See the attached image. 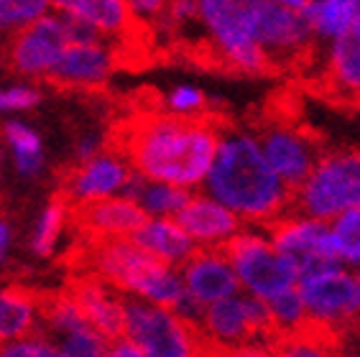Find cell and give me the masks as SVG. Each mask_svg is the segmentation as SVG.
I'll return each instance as SVG.
<instances>
[{
  "mask_svg": "<svg viewBox=\"0 0 360 357\" xmlns=\"http://www.w3.org/2000/svg\"><path fill=\"white\" fill-rule=\"evenodd\" d=\"M179 275L187 296H192L202 306L240 294V283L233 273V266L225 253L215 247H197V253L179 268Z\"/></svg>",
  "mask_w": 360,
  "mask_h": 357,
  "instance_id": "cell-12",
  "label": "cell"
},
{
  "mask_svg": "<svg viewBox=\"0 0 360 357\" xmlns=\"http://www.w3.org/2000/svg\"><path fill=\"white\" fill-rule=\"evenodd\" d=\"M225 258L233 266L240 294L256 296L261 301H269L274 296L297 289L302 268L294 258L274 250L269 235L250 227H243L240 233L222 247Z\"/></svg>",
  "mask_w": 360,
  "mask_h": 357,
  "instance_id": "cell-4",
  "label": "cell"
},
{
  "mask_svg": "<svg viewBox=\"0 0 360 357\" xmlns=\"http://www.w3.org/2000/svg\"><path fill=\"white\" fill-rule=\"evenodd\" d=\"M207 105V97L194 84H179L167 95V108L176 117H197Z\"/></svg>",
  "mask_w": 360,
  "mask_h": 357,
  "instance_id": "cell-34",
  "label": "cell"
},
{
  "mask_svg": "<svg viewBox=\"0 0 360 357\" xmlns=\"http://www.w3.org/2000/svg\"><path fill=\"white\" fill-rule=\"evenodd\" d=\"M164 26L174 28L187 21H197V0H169L167 11L159 15Z\"/></svg>",
  "mask_w": 360,
  "mask_h": 357,
  "instance_id": "cell-38",
  "label": "cell"
},
{
  "mask_svg": "<svg viewBox=\"0 0 360 357\" xmlns=\"http://www.w3.org/2000/svg\"><path fill=\"white\" fill-rule=\"evenodd\" d=\"M133 245H139L153 261L164 266L181 268L197 253V245L189 240V235L176 225V220H148L128 238Z\"/></svg>",
  "mask_w": 360,
  "mask_h": 357,
  "instance_id": "cell-20",
  "label": "cell"
},
{
  "mask_svg": "<svg viewBox=\"0 0 360 357\" xmlns=\"http://www.w3.org/2000/svg\"><path fill=\"white\" fill-rule=\"evenodd\" d=\"M11 245H13V227H11V222L0 220V268L8 263Z\"/></svg>",
  "mask_w": 360,
  "mask_h": 357,
  "instance_id": "cell-43",
  "label": "cell"
},
{
  "mask_svg": "<svg viewBox=\"0 0 360 357\" xmlns=\"http://www.w3.org/2000/svg\"><path fill=\"white\" fill-rule=\"evenodd\" d=\"M269 3H274V6H281V8H289V11H299V13H302L309 0H269Z\"/></svg>",
  "mask_w": 360,
  "mask_h": 357,
  "instance_id": "cell-44",
  "label": "cell"
},
{
  "mask_svg": "<svg viewBox=\"0 0 360 357\" xmlns=\"http://www.w3.org/2000/svg\"><path fill=\"white\" fill-rule=\"evenodd\" d=\"M41 100L39 89L31 84H13V87L0 89V112H15V110H31Z\"/></svg>",
  "mask_w": 360,
  "mask_h": 357,
  "instance_id": "cell-36",
  "label": "cell"
},
{
  "mask_svg": "<svg viewBox=\"0 0 360 357\" xmlns=\"http://www.w3.org/2000/svg\"><path fill=\"white\" fill-rule=\"evenodd\" d=\"M360 209V148L322 151L304 184L291 194V212L330 222Z\"/></svg>",
  "mask_w": 360,
  "mask_h": 357,
  "instance_id": "cell-3",
  "label": "cell"
},
{
  "mask_svg": "<svg viewBox=\"0 0 360 357\" xmlns=\"http://www.w3.org/2000/svg\"><path fill=\"white\" fill-rule=\"evenodd\" d=\"M123 337L131 339L143 357H205L207 344L197 327L172 309L139 299H123Z\"/></svg>",
  "mask_w": 360,
  "mask_h": 357,
  "instance_id": "cell-5",
  "label": "cell"
},
{
  "mask_svg": "<svg viewBox=\"0 0 360 357\" xmlns=\"http://www.w3.org/2000/svg\"><path fill=\"white\" fill-rule=\"evenodd\" d=\"M0 166H3V151H0Z\"/></svg>",
  "mask_w": 360,
  "mask_h": 357,
  "instance_id": "cell-46",
  "label": "cell"
},
{
  "mask_svg": "<svg viewBox=\"0 0 360 357\" xmlns=\"http://www.w3.org/2000/svg\"><path fill=\"white\" fill-rule=\"evenodd\" d=\"M202 189L248 225L271 227L291 212V192L266 164L258 138L245 131L220 133Z\"/></svg>",
  "mask_w": 360,
  "mask_h": 357,
  "instance_id": "cell-2",
  "label": "cell"
},
{
  "mask_svg": "<svg viewBox=\"0 0 360 357\" xmlns=\"http://www.w3.org/2000/svg\"><path fill=\"white\" fill-rule=\"evenodd\" d=\"M243 306H245V319H248V327L253 332V337H269L271 332V314H269V304L256 299V296H245L243 294Z\"/></svg>",
  "mask_w": 360,
  "mask_h": 357,
  "instance_id": "cell-37",
  "label": "cell"
},
{
  "mask_svg": "<svg viewBox=\"0 0 360 357\" xmlns=\"http://www.w3.org/2000/svg\"><path fill=\"white\" fill-rule=\"evenodd\" d=\"M115 56L103 41L97 44H70L51 69V79L72 87H92L103 84L112 72Z\"/></svg>",
  "mask_w": 360,
  "mask_h": 357,
  "instance_id": "cell-19",
  "label": "cell"
},
{
  "mask_svg": "<svg viewBox=\"0 0 360 357\" xmlns=\"http://www.w3.org/2000/svg\"><path fill=\"white\" fill-rule=\"evenodd\" d=\"M174 220L197 247H215V250H222L243 230V222L236 214L205 192H192L189 202L181 207V212Z\"/></svg>",
  "mask_w": 360,
  "mask_h": 357,
  "instance_id": "cell-13",
  "label": "cell"
},
{
  "mask_svg": "<svg viewBox=\"0 0 360 357\" xmlns=\"http://www.w3.org/2000/svg\"><path fill=\"white\" fill-rule=\"evenodd\" d=\"M100 148H103V141H100V138H97V136H84L82 141L77 143V158L84 164V161L95 158L97 153H103Z\"/></svg>",
  "mask_w": 360,
  "mask_h": 357,
  "instance_id": "cell-41",
  "label": "cell"
},
{
  "mask_svg": "<svg viewBox=\"0 0 360 357\" xmlns=\"http://www.w3.org/2000/svg\"><path fill=\"white\" fill-rule=\"evenodd\" d=\"M271 344H274L276 357H340L330 335L312 330V327H307L297 335L276 337Z\"/></svg>",
  "mask_w": 360,
  "mask_h": 357,
  "instance_id": "cell-28",
  "label": "cell"
},
{
  "mask_svg": "<svg viewBox=\"0 0 360 357\" xmlns=\"http://www.w3.org/2000/svg\"><path fill=\"white\" fill-rule=\"evenodd\" d=\"M240 3L248 13L250 34L269 59V67L278 62H297L304 59L307 51H312L317 39L299 11L274 6L269 0H240Z\"/></svg>",
  "mask_w": 360,
  "mask_h": 357,
  "instance_id": "cell-8",
  "label": "cell"
},
{
  "mask_svg": "<svg viewBox=\"0 0 360 357\" xmlns=\"http://www.w3.org/2000/svg\"><path fill=\"white\" fill-rule=\"evenodd\" d=\"M84 266L92 271V278L100 283H110L118 291L131 294V299H141L146 283L164 263L153 261L139 245L128 238L118 240H87Z\"/></svg>",
  "mask_w": 360,
  "mask_h": 357,
  "instance_id": "cell-9",
  "label": "cell"
},
{
  "mask_svg": "<svg viewBox=\"0 0 360 357\" xmlns=\"http://www.w3.org/2000/svg\"><path fill=\"white\" fill-rule=\"evenodd\" d=\"M197 21L233 69L245 74H261L269 69V59L250 34L248 13L240 0H197Z\"/></svg>",
  "mask_w": 360,
  "mask_h": 357,
  "instance_id": "cell-6",
  "label": "cell"
},
{
  "mask_svg": "<svg viewBox=\"0 0 360 357\" xmlns=\"http://www.w3.org/2000/svg\"><path fill=\"white\" fill-rule=\"evenodd\" d=\"M41 304L23 289H0V342H11L34 332Z\"/></svg>",
  "mask_w": 360,
  "mask_h": 357,
  "instance_id": "cell-24",
  "label": "cell"
},
{
  "mask_svg": "<svg viewBox=\"0 0 360 357\" xmlns=\"http://www.w3.org/2000/svg\"><path fill=\"white\" fill-rule=\"evenodd\" d=\"M297 291L304 301L307 322L312 330L333 335L360 316L358 275L345 266L302 275Z\"/></svg>",
  "mask_w": 360,
  "mask_h": 357,
  "instance_id": "cell-7",
  "label": "cell"
},
{
  "mask_svg": "<svg viewBox=\"0 0 360 357\" xmlns=\"http://www.w3.org/2000/svg\"><path fill=\"white\" fill-rule=\"evenodd\" d=\"M70 296L82 311L84 322L95 332H100L105 339L112 342L123 337V299H118L105 283L92 275H82L72 281Z\"/></svg>",
  "mask_w": 360,
  "mask_h": 357,
  "instance_id": "cell-18",
  "label": "cell"
},
{
  "mask_svg": "<svg viewBox=\"0 0 360 357\" xmlns=\"http://www.w3.org/2000/svg\"><path fill=\"white\" fill-rule=\"evenodd\" d=\"M108 357H143V355H141V350L131 339L118 337V339H112L110 347H108Z\"/></svg>",
  "mask_w": 360,
  "mask_h": 357,
  "instance_id": "cell-42",
  "label": "cell"
},
{
  "mask_svg": "<svg viewBox=\"0 0 360 357\" xmlns=\"http://www.w3.org/2000/svg\"><path fill=\"white\" fill-rule=\"evenodd\" d=\"M0 357H59L56 344L39 335H26L11 342H0Z\"/></svg>",
  "mask_w": 360,
  "mask_h": 357,
  "instance_id": "cell-35",
  "label": "cell"
},
{
  "mask_svg": "<svg viewBox=\"0 0 360 357\" xmlns=\"http://www.w3.org/2000/svg\"><path fill=\"white\" fill-rule=\"evenodd\" d=\"M0 3H3V0H0Z\"/></svg>",
  "mask_w": 360,
  "mask_h": 357,
  "instance_id": "cell-47",
  "label": "cell"
},
{
  "mask_svg": "<svg viewBox=\"0 0 360 357\" xmlns=\"http://www.w3.org/2000/svg\"><path fill=\"white\" fill-rule=\"evenodd\" d=\"M108 347H110V339H105L87 324L82 330L64 335L62 342L56 344V352L59 357H108Z\"/></svg>",
  "mask_w": 360,
  "mask_h": 357,
  "instance_id": "cell-33",
  "label": "cell"
},
{
  "mask_svg": "<svg viewBox=\"0 0 360 357\" xmlns=\"http://www.w3.org/2000/svg\"><path fill=\"white\" fill-rule=\"evenodd\" d=\"M217 357H276L274 344L266 342H245L233 350H215Z\"/></svg>",
  "mask_w": 360,
  "mask_h": 357,
  "instance_id": "cell-40",
  "label": "cell"
},
{
  "mask_svg": "<svg viewBox=\"0 0 360 357\" xmlns=\"http://www.w3.org/2000/svg\"><path fill=\"white\" fill-rule=\"evenodd\" d=\"M11 153H13L15 169L23 176H39L44 169V145L41 136L31 128V125L21 123V120H11L3 128Z\"/></svg>",
  "mask_w": 360,
  "mask_h": 357,
  "instance_id": "cell-25",
  "label": "cell"
},
{
  "mask_svg": "<svg viewBox=\"0 0 360 357\" xmlns=\"http://www.w3.org/2000/svg\"><path fill=\"white\" fill-rule=\"evenodd\" d=\"M192 192L179 189L172 184H159V181H146L143 192H141L139 202L141 212L148 220H174L181 212V207L187 205Z\"/></svg>",
  "mask_w": 360,
  "mask_h": 357,
  "instance_id": "cell-27",
  "label": "cell"
},
{
  "mask_svg": "<svg viewBox=\"0 0 360 357\" xmlns=\"http://www.w3.org/2000/svg\"><path fill=\"white\" fill-rule=\"evenodd\" d=\"M327 233L338 261L350 271H360V209L338 214L327 222Z\"/></svg>",
  "mask_w": 360,
  "mask_h": 357,
  "instance_id": "cell-26",
  "label": "cell"
},
{
  "mask_svg": "<svg viewBox=\"0 0 360 357\" xmlns=\"http://www.w3.org/2000/svg\"><path fill=\"white\" fill-rule=\"evenodd\" d=\"M327 84L347 100H360V44L355 39H340L327 46Z\"/></svg>",
  "mask_w": 360,
  "mask_h": 357,
  "instance_id": "cell-23",
  "label": "cell"
},
{
  "mask_svg": "<svg viewBox=\"0 0 360 357\" xmlns=\"http://www.w3.org/2000/svg\"><path fill=\"white\" fill-rule=\"evenodd\" d=\"M51 11L87 23L100 36H120L133 26L125 0H51Z\"/></svg>",
  "mask_w": 360,
  "mask_h": 357,
  "instance_id": "cell-21",
  "label": "cell"
},
{
  "mask_svg": "<svg viewBox=\"0 0 360 357\" xmlns=\"http://www.w3.org/2000/svg\"><path fill=\"white\" fill-rule=\"evenodd\" d=\"M67 212H70V207L64 200L49 202L41 209L39 220H36L34 235H31V253L36 258H49L54 253V245L64 230V222H67Z\"/></svg>",
  "mask_w": 360,
  "mask_h": 357,
  "instance_id": "cell-30",
  "label": "cell"
},
{
  "mask_svg": "<svg viewBox=\"0 0 360 357\" xmlns=\"http://www.w3.org/2000/svg\"><path fill=\"white\" fill-rule=\"evenodd\" d=\"M46 13H51V0H3L0 3V34L15 36Z\"/></svg>",
  "mask_w": 360,
  "mask_h": 357,
  "instance_id": "cell-31",
  "label": "cell"
},
{
  "mask_svg": "<svg viewBox=\"0 0 360 357\" xmlns=\"http://www.w3.org/2000/svg\"><path fill=\"white\" fill-rule=\"evenodd\" d=\"M355 13H358V0H309L302 11L314 39H322L327 44L350 36Z\"/></svg>",
  "mask_w": 360,
  "mask_h": 357,
  "instance_id": "cell-22",
  "label": "cell"
},
{
  "mask_svg": "<svg viewBox=\"0 0 360 357\" xmlns=\"http://www.w3.org/2000/svg\"><path fill=\"white\" fill-rule=\"evenodd\" d=\"M67 46H70L67 23L62 15L51 11L13 36L8 56H11L15 72H21L26 77H41L51 74L56 59L62 56Z\"/></svg>",
  "mask_w": 360,
  "mask_h": 357,
  "instance_id": "cell-11",
  "label": "cell"
},
{
  "mask_svg": "<svg viewBox=\"0 0 360 357\" xmlns=\"http://www.w3.org/2000/svg\"><path fill=\"white\" fill-rule=\"evenodd\" d=\"M358 3H360V0H358Z\"/></svg>",
  "mask_w": 360,
  "mask_h": 357,
  "instance_id": "cell-48",
  "label": "cell"
},
{
  "mask_svg": "<svg viewBox=\"0 0 360 357\" xmlns=\"http://www.w3.org/2000/svg\"><path fill=\"white\" fill-rule=\"evenodd\" d=\"M128 176H131V166L125 164L123 156L97 153L95 158L84 161L77 171H72L67 186H64V194H67V200L77 202V205L110 200V197H118Z\"/></svg>",
  "mask_w": 360,
  "mask_h": 357,
  "instance_id": "cell-15",
  "label": "cell"
},
{
  "mask_svg": "<svg viewBox=\"0 0 360 357\" xmlns=\"http://www.w3.org/2000/svg\"><path fill=\"white\" fill-rule=\"evenodd\" d=\"M41 311H44V319H46L49 327H51L54 332H59L62 337L70 335V332H75V330H82V327H87L82 311H79V306H77V301L72 299L70 294H67V296H54V299L44 301Z\"/></svg>",
  "mask_w": 360,
  "mask_h": 357,
  "instance_id": "cell-32",
  "label": "cell"
},
{
  "mask_svg": "<svg viewBox=\"0 0 360 357\" xmlns=\"http://www.w3.org/2000/svg\"><path fill=\"white\" fill-rule=\"evenodd\" d=\"M256 138L266 164L271 166V171L281 178V184L291 194L304 184V178L314 169L317 158L322 156L317 141L297 125L276 123Z\"/></svg>",
  "mask_w": 360,
  "mask_h": 357,
  "instance_id": "cell-10",
  "label": "cell"
},
{
  "mask_svg": "<svg viewBox=\"0 0 360 357\" xmlns=\"http://www.w3.org/2000/svg\"><path fill=\"white\" fill-rule=\"evenodd\" d=\"M77 222L87 233V240H118V238H131L146 222V214L136 202L110 197L82 205L77 212Z\"/></svg>",
  "mask_w": 360,
  "mask_h": 357,
  "instance_id": "cell-16",
  "label": "cell"
},
{
  "mask_svg": "<svg viewBox=\"0 0 360 357\" xmlns=\"http://www.w3.org/2000/svg\"><path fill=\"white\" fill-rule=\"evenodd\" d=\"M197 332L210 350H233L245 342H256L248 319H245L243 294L205 306L197 322Z\"/></svg>",
  "mask_w": 360,
  "mask_h": 357,
  "instance_id": "cell-17",
  "label": "cell"
},
{
  "mask_svg": "<svg viewBox=\"0 0 360 357\" xmlns=\"http://www.w3.org/2000/svg\"><path fill=\"white\" fill-rule=\"evenodd\" d=\"M266 235H269L274 250L294 258L299 263V268H302V263L314 261V258H333V261H338L333 242H330V233H327V222L312 220L307 214H284L281 220H276L269 227Z\"/></svg>",
  "mask_w": 360,
  "mask_h": 357,
  "instance_id": "cell-14",
  "label": "cell"
},
{
  "mask_svg": "<svg viewBox=\"0 0 360 357\" xmlns=\"http://www.w3.org/2000/svg\"><path fill=\"white\" fill-rule=\"evenodd\" d=\"M350 39L360 44V3H358V13H355V21H353V31H350Z\"/></svg>",
  "mask_w": 360,
  "mask_h": 357,
  "instance_id": "cell-45",
  "label": "cell"
},
{
  "mask_svg": "<svg viewBox=\"0 0 360 357\" xmlns=\"http://www.w3.org/2000/svg\"><path fill=\"white\" fill-rule=\"evenodd\" d=\"M266 304H269V314H271V332L276 337L297 335V332L309 327L304 301H302V296H299L297 289H289L284 294L274 296Z\"/></svg>",
  "mask_w": 360,
  "mask_h": 357,
  "instance_id": "cell-29",
  "label": "cell"
},
{
  "mask_svg": "<svg viewBox=\"0 0 360 357\" xmlns=\"http://www.w3.org/2000/svg\"><path fill=\"white\" fill-rule=\"evenodd\" d=\"M220 128L200 117L148 115L128 125L125 164L148 181L194 192L205 184L217 151Z\"/></svg>",
  "mask_w": 360,
  "mask_h": 357,
  "instance_id": "cell-1",
  "label": "cell"
},
{
  "mask_svg": "<svg viewBox=\"0 0 360 357\" xmlns=\"http://www.w3.org/2000/svg\"><path fill=\"white\" fill-rule=\"evenodd\" d=\"M128 3V11H131L133 21H153L159 18L164 11H167L169 0H125Z\"/></svg>",
  "mask_w": 360,
  "mask_h": 357,
  "instance_id": "cell-39",
  "label": "cell"
}]
</instances>
